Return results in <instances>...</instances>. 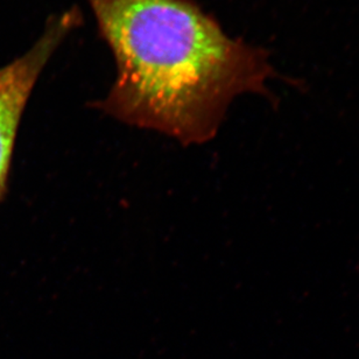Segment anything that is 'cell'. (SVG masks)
Instances as JSON below:
<instances>
[{"label": "cell", "mask_w": 359, "mask_h": 359, "mask_svg": "<svg viewBox=\"0 0 359 359\" xmlns=\"http://www.w3.org/2000/svg\"><path fill=\"white\" fill-rule=\"evenodd\" d=\"M82 24L76 6L49 18L42 34L22 55L0 68V202L6 193L21 118L49 60Z\"/></svg>", "instance_id": "2"}, {"label": "cell", "mask_w": 359, "mask_h": 359, "mask_svg": "<svg viewBox=\"0 0 359 359\" xmlns=\"http://www.w3.org/2000/svg\"><path fill=\"white\" fill-rule=\"evenodd\" d=\"M116 79L97 109L183 145L214 138L243 95L271 96L269 53L232 38L193 0H87Z\"/></svg>", "instance_id": "1"}]
</instances>
